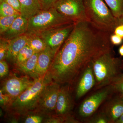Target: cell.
I'll return each mask as SVG.
<instances>
[{
    "label": "cell",
    "instance_id": "cell-26",
    "mask_svg": "<svg viewBox=\"0 0 123 123\" xmlns=\"http://www.w3.org/2000/svg\"><path fill=\"white\" fill-rule=\"evenodd\" d=\"M9 40L0 37V61L6 59L8 50Z\"/></svg>",
    "mask_w": 123,
    "mask_h": 123
},
{
    "label": "cell",
    "instance_id": "cell-5",
    "mask_svg": "<svg viewBox=\"0 0 123 123\" xmlns=\"http://www.w3.org/2000/svg\"><path fill=\"white\" fill-rule=\"evenodd\" d=\"M75 23L59 12L54 7L42 10L28 20V35L41 32L64 25Z\"/></svg>",
    "mask_w": 123,
    "mask_h": 123
},
{
    "label": "cell",
    "instance_id": "cell-7",
    "mask_svg": "<svg viewBox=\"0 0 123 123\" xmlns=\"http://www.w3.org/2000/svg\"><path fill=\"white\" fill-rule=\"evenodd\" d=\"M54 8L75 23L88 21L84 0H57Z\"/></svg>",
    "mask_w": 123,
    "mask_h": 123
},
{
    "label": "cell",
    "instance_id": "cell-39",
    "mask_svg": "<svg viewBox=\"0 0 123 123\" xmlns=\"http://www.w3.org/2000/svg\"><path fill=\"white\" fill-rule=\"evenodd\" d=\"M121 69L123 70V61H122V64L121 66Z\"/></svg>",
    "mask_w": 123,
    "mask_h": 123
},
{
    "label": "cell",
    "instance_id": "cell-18",
    "mask_svg": "<svg viewBox=\"0 0 123 123\" xmlns=\"http://www.w3.org/2000/svg\"><path fill=\"white\" fill-rule=\"evenodd\" d=\"M39 53H34L26 61L20 66H17L18 68L24 73L32 76L35 70Z\"/></svg>",
    "mask_w": 123,
    "mask_h": 123
},
{
    "label": "cell",
    "instance_id": "cell-34",
    "mask_svg": "<svg viewBox=\"0 0 123 123\" xmlns=\"http://www.w3.org/2000/svg\"><path fill=\"white\" fill-rule=\"evenodd\" d=\"M114 33L123 39V24L117 26L115 29Z\"/></svg>",
    "mask_w": 123,
    "mask_h": 123
},
{
    "label": "cell",
    "instance_id": "cell-12",
    "mask_svg": "<svg viewBox=\"0 0 123 123\" xmlns=\"http://www.w3.org/2000/svg\"><path fill=\"white\" fill-rule=\"evenodd\" d=\"M92 63L88 65L82 72L78 83L76 90V97L77 99L85 95L95 85L96 81L93 72Z\"/></svg>",
    "mask_w": 123,
    "mask_h": 123
},
{
    "label": "cell",
    "instance_id": "cell-6",
    "mask_svg": "<svg viewBox=\"0 0 123 123\" xmlns=\"http://www.w3.org/2000/svg\"><path fill=\"white\" fill-rule=\"evenodd\" d=\"M75 23L64 25L41 32L39 36L55 55L70 35Z\"/></svg>",
    "mask_w": 123,
    "mask_h": 123
},
{
    "label": "cell",
    "instance_id": "cell-11",
    "mask_svg": "<svg viewBox=\"0 0 123 123\" xmlns=\"http://www.w3.org/2000/svg\"><path fill=\"white\" fill-rule=\"evenodd\" d=\"M73 107V100L69 87L68 86L61 87L56 105V115L65 117L70 115Z\"/></svg>",
    "mask_w": 123,
    "mask_h": 123
},
{
    "label": "cell",
    "instance_id": "cell-16",
    "mask_svg": "<svg viewBox=\"0 0 123 123\" xmlns=\"http://www.w3.org/2000/svg\"><path fill=\"white\" fill-rule=\"evenodd\" d=\"M104 113L111 123H115L123 114V101L120 98L111 100L107 104Z\"/></svg>",
    "mask_w": 123,
    "mask_h": 123
},
{
    "label": "cell",
    "instance_id": "cell-15",
    "mask_svg": "<svg viewBox=\"0 0 123 123\" xmlns=\"http://www.w3.org/2000/svg\"><path fill=\"white\" fill-rule=\"evenodd\" d=\"M29 37L28 35L24 34L9 40L6 59L14 63L18 53L27 45Z\"/></svg>",
    "mask_w": 123,
    "mask_h": 123
},
{
    "label": "cell",
    "instance_id": "cell-20",
    "mask_svg": "<svg viewBox=\"0 0 123 123\" xmlns=\"http://www.w3.org/2000/svg\"><path fill=\"white\" fill-rule=\"evenodd\" d=\"M114 16L118 20L123 13V0H104Z\"/></svg>",
    "mask_w": 123,
    "mask_h": 123
},
{
    "label": "cell",
    "instance_id": "cell-32",
    "mask_svg": "<svg viewBox=\"0 0 123 123\" xmlns=\"http://www.w3.org/2000/svg\"><path fill=\"white\" fill-rule=\"evenodd\" d=\"M20 13L21 11V5L19 0H4ZM21 14V13H20Z\"/></svg>",
    "mask_w": 123,
    "mask_h": 123
},
{
    "label": "cell",
    "instance_id": "cell-17",
    "mask_svg": "<svg viewBox=\"0 0 123 123\" xmlns=\"http://www.w3.org/2000/svg\"><path fill=\"white\" fill-rule=\"evenodd\" d=\"M21 15L28 20L43 10L39 0H19Z\"/></svg>",
    "mask_w": 123,
    "mask_h": 123
},
{
    "label": "cell",
    "instance_id": "cell-10",
    "mask_svg": "<svg viewBox=\"0 0 123 123\" xmlns=\"http://www.w3.org/2000/svg\"><path fill=\"white\" fill-rule=\"evenodd\" d=\"M34 82L26 76L18 77L13 76L6 80L1 89L14 101L31 85Z\"/></svg>",
    "mask_w": 123,
    "mask_h": 123
},
{
    "label": "cell",
    "instance_id": "cell-33",
    "mask_svg": "<svg viewBox=\"0 0 123 123\" xmlns=\"http://www.w3.org/2000/svg\"><path fill=\"white\" fill-rule=\"evenodd\" d=\"M110 38L111 43L113 45H119L123 41V38L114 33H112L111 35Z\"/></svg>",
    "mask_w": 123,
    "mask_h": 123
},
{
    "label": "cell",
    "instance_id": "cell-24",
    "mask_svg": "<svg viewBox=\"0 0 123 123\" xmlns=\"http://www.w3.org/2000/svg\"><path fill=\"white\" fill-rule=\"evenodd\" d=\"M112 90L119 93L120 95L123 94V73L117 75L110 85Z\"/></svg>",
    "mask_w": 123,
    "mask_h": 123
},
{
    "label": "cell",
    "instance_id": "cell-21",
    "mask_svg": "<svg viewBox=\"0 0 123 123\" xmlns=\"http://www.w3.org/2000/svg\"><path fill=\"white\" fill-rule=\"evenodd\" d=\"M35 53L28 45H27L18 53L15 58L14 64L17 67L27 60Z\"/></svg>",
    "mask_w": 123,
    "mask_h": 123
},
{
    "label": "cell",
    "instance_id": "cell-35",
    "mask_svg": "<svg viewBox=\"0 0 123 123\" xmlns=\"http://www.w3.org/2000/svg\"><path fill=\"white\" fill-rule=\"evenodd\" d=\"M115 123H123V114L115 122Z\"/></svg>",
    "mask_w": 123,
    "mask_h": 123
},
{
    "label": "cell",
    "instance_id": "cell-3",
    "mask_svg": "<svg viewBox=\"0 0 123 123\" xmlns=\"http://www.w3.org/2000/svg\"><path fill=\"white\" fill-rule=\"evenodd\" d=\"M88 21L102 30L112 34L119 25L118 20L114 16L104 0H84Z\"/></svg>",
    "mask_w": 123,
    "mask_h": 123
},
{
    "label": "cell",
    "instance_id": "cell-29",
    "mask_svg": "<svg viewBox=\"0 0 123 123\" xmlns=\"http://www.w3.org/2000/svg\"><path fill=\"white\" fill-rule=\"evenodd\" d=\"M44 123H65L64 117L56 115L55 116H50L44 119Z\"/></svg>",
    "mask_w": 123,
    "mask_h": 123
},
{
    "label": "cell",
    "instance_id": "cell-13",
    "mask_svg": "<svg viewBox=\"0 0 123 123\" xmlns=\"http://www.w3.org/2000/svg\"><path fill=\"white\" fill-rule=\"evenodd\" d=\"M55 55L53 52L48 47L40 52L35 70L31 77L36 79L46 75L50 67Z\"/></svg>",
    "mask_w": 123,
    "mask_h": 123
},
{
    "label": "cell",
    "instance_id": "cell-28",
    "mask_svg": "<svg viewBox=\"0 0 123 123\" xmlns=\"http://www.w3.org/2000/svg\"><path fill=\"white\" fill-rule=\"evenodd\" d=\"M89 123H111L110 120L104 113L98 115L93 118L89 121Z\"/></svg>",
    "mask_w": 123,
    "mask_h": 123
},
{
    "label": "cell",
    "instance_id": "cell-25",
    "mask_svg": "<svg viewBox=\"0 0 123 123\" xmlns=\"http://www.w3.org/2000/svg\"><path fill=\"white\" fill-rule=\"evenodd\" d=\"M13 100L8 95L5 93L2 89L0 90V105L2 108H9Z\"/></svg>",
    "mask_w": 123,
    "mask_h": 123
},
{
    "label": "cell",
    "instance_id": "cell-23",
    "mask_svg": "<svg viewBox=\"0 0 123 123\" xmlns=\"http://www.w3.org/2000/svg\"><path fill=\"white\" fill-rule=\"evenodd\" d=\"M20 14L0 17V34L8 30L16 18Z\"/></svg>",
    "mask_w": 123,
    "mask_h": 123
},
{
    "label": "cell",
    "instance_id": "cell-1",
    "mask_svg": "<svg viewBox=\"0 0 123 123\" xmlns=\"http://www.w3.org/2000/svg\"><path fill=\"white\" fill-rule=\"evenodd\" d=\"M111 34L88 21L75 23L47 72L52 81L60 85L72 83L94 60L112 50Z\"/></svg>",
    "mask_w": 123,
    "mask_h": 123
},
{
    "label": "cell",
    "instance_id": "cell-8",
    "mask_svg": "<svg viewBox=\"0 0 123 123\" xmlns=\"http://www.w3.org/2000/svg\"><path fill=\"white\" fill-rule=\"evenodd\" d=\"M60 88V84L55 82H52L47 85L40 96L36 111L47 116L55 112Z\"/></svg>",
    "mask_w": 123,
    "mask_h": 123
},
{
    "label": "cell",
    "instance_id": "cell-37",
    "mask_svg": "<svg viewBox=\"0 0 123 123\" xmlns=\"http://www.w3.org/2000/svg\"><path fill=\"white\" fill-rule=\"evenodd\" d=\"M119 25L123 24V13L121 17L118 19Z\"/></svg>",
    "mask_w": 123,
    "mask_h": 123
},
{
    "label": "cell",
    "instance_id": "cell-38",
    "mask_svg": "<svg viewBox=\"0 0 123 123\" xmlns=\"http://www.w3.org/2000/svg\"><path fill=\"white\" fill-rule=\"evenodd\" d=\"M120 98H121V100H122L123 102V94L121 95H120Z\"/></svg>",
    "mask_w": 123,
    "mask_h": 123
},
{
    "label": "cell",
    "instance_id": "cell-19",
    "mask_svg": "<svg viewBox=\"0 0 123 123\" xmlns=\"http://www.w3.org/2000/svg\"><path fill=\"white\" fill-rule=\"evenodd\" d=\"M29 36L27 45L35 53H39L47 47L44 40L39 36L36 35Z\"/></svg>",
    "mask_w": 123,
    "mask_h": 123
},
{
    "label": "cell",
    "instance_id": "cell-30",
    "mask_svg": "<svg viewBox=\"0 0 123 123\" xmlns=\"http://www.w3.org/2000/svg\"><path fill=\"white\" fill-rule=\"evenodd\" d=\"M9 68L5 60L0 61V77L1 78L6 76L9 73Z\"/></svg>",
    "mask_w": 123,
    "mask_h": 123
},
{
    "label": "cell",
    "instance_id": "cell-2",
    "mask_svg": "<svg viewBox=\"0 0 123 123\" xmlns=\"http://www.w3.org/2000/svg\"><path fill=\"white\" fill-rule=\"evenodd\" d=\"M52 81L47 73L43 76L35 79L33 84L14 100L9 109L20 115L36 111L42 91Z\"/></svg>",
    "mask_w": 123,
    "mask_h": 123
},
{
    "label": "cell",
    "instance_id": "cell-36",
    "mask_svg": "<svg viewBox=\"0 0 123 123\" xmlns=\"http://www.w3.org/2000/svg\"><path fill=\"white\" fill-rule=\"evenodd\" d=\"M119 52L120 55L121 56H123V45L121 46L119 50Z\"/></svg>",
    "mask_w": 123,
    "mask_h": 123
},
{
    "label": "cell",
    "instance_id": "cell-22",
    "mask_svg": "<svg viewBox=\"0 0 123 123\" xmlns=\"http://www.w3.org/2000/svg\"><path fill=\"white\" fill-rule=\"evenodd\" d=\"M20 13L4 0H0V17L20 14Z\"/></svg>",
    "mask_w": 123,
    "mask_h": 123
},
{
    "label": "cell",
    "instance_id": "cell-9",
    "mask_svg": "<svg viewBox=\"0 0 123 123\" xmlns=\"http://www.w3.org/2000/svg\"><path fill=\"white\" fill-rule=\"evenodd\" d=\"M111 91L112 88L109 85L86 99L79 107V113L80 116L87 117L93 115L107 98Z\"/></svg>",
    "mask_w": 123,
    "mask_h": 123
},
{
    "label": "cell",
    "instance_id": "cell-4",
    "mask_svg": "<svg viewBox=\"0 0 123 123\" xmlns=\"http://www.w3.org/2000/svg\"><path fill=\"white\" fill-rule=\"evenodd\" d=\"M122 61L114 56L112 51L101 55L92 63L97 89L110 85L115 78L120 73Z\"/></svg>",
    "mask_w": 123,
    "mask_h": 123
},
{
    "label": "cell",
    "instance_id": "cell-14",
    "mask_svg": "<svg viewBox=\"0 0 123 123\" xmlns=\"http://www.w3.org/2000/svg\"><path fill=\"white\" fill-rule=\"evenodd\" d=\"M28 25V19L20 14L16 18L8 30L0 35V37L10 40L26 34Z\"/></svg>",
    "mask_w": 123,
    "mask_h": 123
},
{
    "label": "cell",
    "instance_id": "cell-31",
    "mask_svg": "<svg viewBox=\"0 0 123 123\" xmlns=\"http://www.w3.org/2000/svg\"><path fill=\"white\" fill-rule=\"evenodd\" d=\"M43 10L48 9L54 7L57 0H39Z\"/></svg>",
    "mask_w": 123,
    "mask_h": 123
},
{
    "label": "cell",
    "instance_id": "cell-27",
    "mask_svg": "<svg viewBox=\"0 0 123 123\" xmlns=\"http://www.w3.org/2000/svg\"><path fill=\"white\" fill-rule=\"evenodd\" d=\"M44 120L42 116L39 115H28L24 120L25 123H40Z\"/></svg>",
    "mask_w": 123,
    "mask_h": 123
}]
</instances>
